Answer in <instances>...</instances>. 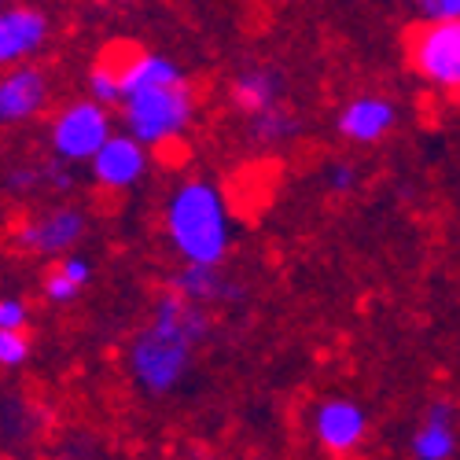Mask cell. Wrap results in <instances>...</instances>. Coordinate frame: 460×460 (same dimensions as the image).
Masks as SVG:
<instances>
[{"mask_svg":"<svg viewBox=\"0 0 460 460\" xmlns=\"http://www.w3.org/2000/svg\"><path fill=\"white\" fill-rule=\"evenodd\" d=\"M210 335V305L163 291L147 324L129 342V376L147 398L173 394L196 365L199 342Z\"/></svg>","mask_w":460,"mask_h":460,"instance_id":"cell-1","label":"cell"},{"mask_svg":"<svg viewBox=\"0 0 460 460\" xmlns=\"http://www.w3.org/2000/svg\"><path fill=\"white\" fill-rule=\"evenodd\" d=\"M163 225L181 261L221 265L233 251V207L210 177L181 181L166 196Z\"/></svg>","mask_w":460,"mask_h":460,"instance_id":"cell-2","label":"cell"},{"mask_svg":"<svg viewBox=\"0 0 460 460\" xmlns=\"http://www.w3.org/2000/svg\"><path fill=\"white\" fill-rule=\"evenodd\" d=\"M114 107L122 111L126 133L137 137L147 151L181 144L184 133L191 129V122H196V93H191V85L184 78L170 82V85L129 93Z\"/></svg>","mask_w":460,"mask_h":460,"instance_id":"cell-3","label":"cell"},{"mask_svg":"<svg viewBox=\"0 0 460 460\" xmlns=\"http://www.w3.org/2000/svg\"><path fill=\"white\" fill-rule=\"evenodd\" d=\"M114 133V114L107 103L82 96V100H70L66 107H59L52 114V126H49V147L52 155L70 163V166H82L96 155V147Z\"/></svg>","mask_w":460,"mask_h":460,"instance_id":"cell-4","label":"cell"},{"mask_svg":"<svg viewBox=\"0 0 460 460\" xmlns=\"http://www.w3.org/2000/svg\"><path fill=\"white\" fill-rule=\"evenodd\" d=\"M409 66L431 89L456 93L460 85V19H424L405 37Z\"/></svg>","mask_w":460,"mask_h":460,"instance_id":"cell-5","label":"cell"},{"mask_svg":"<svg viewBox=\"0 0 460 460\" xmlns=\"http://www.w3.org/2000/svg\"><path fill=\"white\" fill-rule=\"evenodd\" d=\"M89 233V214L74 203H59V207H49L41 214H30L15 225V247L33 254V258H59V254H70L78 247Z\"/></svg>","mask_w":460,"mask_h":460,"instance_id":"cell-6","label":"cell"},{"mask_svg":"<svg viewBox=\"0 0 460 460\" xmlns=\"http://www.w3.org/2000/svg\"><path fill=\"white\" fill-rule=\"evenodd\" d=\"M52 103V82L37 63L0 70V126H30Z\"/></svg>","mask_w":460,"mask_h":460,"instance_id":"cell-7","label":"cell"},{"mask_svg":"<svg viewBox=\"0 0 460 460\" xmlns=\"http://www.w3.org/2000/svg\"><path fill=\"white\" fill-rule=\"evenodd\" d=\"M52 41V19L33 4H0V70L33 63Z\"/></svg>","mask_w":460,"mask_h":460,"instance_id":"cell-8","label":"cell"},{"mask_svg":"<svg viewBox=\"0 0 460 460\" xmlns=\"http://www.w3.org/2000/svg\"><path fill=\"white\" fill-rule=\"evenodd\" d=\"M314 442L332 456H350L368 442V412L350 398H324L310 416Z\"/></svg>","mask_w":460,"mask_h":460,"instance_id":"cell-9","label":"cell"},{"mask_svg":"<svg viewBox=\"0 0 460 460\" xmlns=\"http://www.w3.org/2000/svg\"><path fill=\"white\" fill-rule=\"evenodd\" d=\"M89 170H93L96 188H103V191H129V188H137L147 177L151 151L137 137H129V133H111L96 147V155L89 159Z\"/></svg>","mask_w":460,"mask_h":460,"instance_id":"cell-10","label":"cell"},{"mask_svg":"<svg viewBox=\"0 0 460 460\" xmlns=\"http://www.w3.org/2000/svg\"><path fill=\"white\" fill-rule=\"evenodd\" d=\"M398 126V107L387 96H354L350 103H342L335 129L347 144H379L383 137H391V129Z\"/></svg>","mask_w":460,"mask_h":460,"instance_id":"cell-11","label":"cell"},{"mask_svg":"<svg viewBox=\"0 0 460 460\" xmlns=\"http://www.w3.org/2000/svg\"><path fill=\"white\" fill-rule=\"evenodd\" d=\"M181 78H184V70L170 56H163V52H140V49L126 45L122 66H119V100L129 96V93H140V89L181 82Z\"/></svg>","mask_w":460,"mask_h":460,"instance_id":"cell-12","label":"cell"},{"mask_svg":"<svg viewBox=\"0 0 460 460\" xmlns=\"http://www.w3.org/2000/svg\"><path fill=\"white\" fill-rule=\"evenodd\" d=\"M170 291H177L188 302H199V305H217V302L240 298V288L221 273V265H203V261H184L170 277Z\"/></svg>","mask_w":460,"mask_h":460,"instance_id":"cell-13","label":"cell"},{"mask_svg":"<svg viewBox=\"0 0 460 460\" xmlns=\"http://www.w3.org/2000/svg\"><path fill=\"white\" fill-rule=\"evenodd\" d=\"M409 453L416 460H449L456 453V424H453V405L449 402L428 405L420 428L412 431Z\"/></svg>","mask_w":460,"mask_h":460,"instance_id":"cell-14","label":"cell"},{"mask_svg":"<svg viewBox=\"0 0 460 460\" xmlns=\"http://www.w3.org/2000/svg\"><path fill=\"white\" fill-rule=\"evenodd\" d=\"M56 265L45 273V280H41V295H45V302H52V305H66V302H78L82 298V291L93 284V261L89 258H82V254H59V258H52Z\"/></svg>","mask_w":460,"mask_h":460,"instance_id":"cell-15","label":"cell"},{"mask_svg":"<svg viewBox=\"0 0 460 460\" xmlns=\"http://www.w3.org/2000/svg\"><path fill=\"white\" fill-rule=\"evenodd\" d=\"M233 103L243 114H258L273 103H284V78L273 66H247L233 78Z\"/></svg>","mask_w":460,"mask_h":460,"instance_id":"cell-16","label":"cell"},{"mask_svg":"<svg viewBox=\"0 0 460 460\" xmlns=\"http://www.w3.org/2000/svg\"><path fill=\"white\" fill-rule=\"evenodd\" d=\"M251 119V140L261 144V147H280L288 140L298 137L302 122H298V114H291L284 103H273V107H265L258 114H247Z\"/></svg>","mask_w":460,"mask_h":460,"instance_id":"cell-17","label":"cell"},{"mask_svg":"<svg viewBox=\"0 0 460 460\" xmlns=\"http://www.w3.org/2000/svg\"><path fill=\"white\" fill-rule=\"evenodd\" d=\"M122 52H126V45L107 49V52L89 66V74H85L89 96L100 100V103H107V107L119 103V66H122Z\"/></svg>","mask_w":460,"mask_h":460,"instance_id":"cell-18","label":"cell"},{"mask_svg":"<svg viewBox=\"0 0 460 460\" xmlns=\"http://www.w3.org/2000/svg\"><path fill=\"white\" fill-rule=\"evenodd\" d=\"M30 354H33V342L26 328H0V368L15 372L30 361Z\"/></svg>","mask_w":460,"mask_h":460,"instance_id":"cell-19","label":"cell"},{"mask_svg":"<svg viewBox=\"0 0 460 460\" xmlns=\"http://www.w3.org/2000/svg\"><path fill=\"white\" fill-rule=\"evenodd\" d=\"M74 166L70 163H63V159H49L45 166H41V188H49V191H56V196H70L74 191Z\"/></svg>","mask_w":460,"mask_h":460,"instance_id":"cell-20","label":"cell"},{"mask_svg":"<svg viewBox=\"0 0 460 460\" xmlns=\"http://www.w3.org/2000/svg\"><path fill=\"white\" fill-rule=\"evenodd\" d=\"M358 166L354 163H332L324 170V191L328 196H350V191L358 188Z\"/></svg>","mask_w":460,"mask_h":460,"instance_id":"cell-21","label":"cell"},{"mask_svg":"<svg viewBox=\"0 0 460 460\" xmlns=\"http://www.w3.org/2000/svg\"><path fill=\"white\" fill-rule=\"evenodd\" d=\"M4 188L15 199H30L33 191H41V166H15L4 181Z\"/></svg>","mask_w":460,"mask_h":460,"instance_id":"cell-22","label":"cell"},{"mask_svg":"<svg viewBox=\"0 0 460 460\" xmlns=\"http://www.w3.org/2000/svg\"><path fill=\"white\" fill-rule=\"evenodd\" d=\"M30 305L19 295H0V328H26Z\"/></svg>","mask_w":460,"mask_h":460,"instance_id":"cell-23","label":"cell"},{"mask_svg":"<svg viewBox=\"0 0 460 460\" xmlns=\"http://www.w3.org/2000/svg\"><path fill=\"white\" fill-rule=\"evenodd\" d=\"M424 19H460V0H424Z\"/></svg>","mask_w":460,"mask_h":460,"instance_id":"cell-24","label":"cell"},{"mask_svg":"<svg viewBox=\"0 0 460 460\" xmlns=\"http://www.w3.org/2000/svg\"><path fill=\"white\" fill-rule=\"evenodd\" d=\"M416 4H424V0H416Z\"/></svg>","mask_w":460,"mask_h":460,"instance_id":"cell-25","label":"cell"},{"mask_svg":"<svg viewBox=\"0 0 460 460\" xmlns=\"http://www.w3.org/2000/svg\"><path fill=\"white\" fill-rule=\"evenodd\" d=\"M0 4H8V0H0Z\"/></svg>","mask_w":460,"mask_h":460,"instance_id":"cell-26","label":"cell"}]
</instances>
